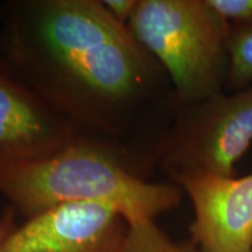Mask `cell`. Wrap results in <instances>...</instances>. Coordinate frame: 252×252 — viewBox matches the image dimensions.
Returning <instances> with one entry per match:
<instances>
[{"label":"cell","instance_id":"cell-1","mask_svg":"<svg viewBox=\"0 0 252 252\" xmlns=\"http://www.w3.org/2000/svg\"><path fill=\"white\" fill-rule=\"evenodd\" d=\"M0 56L70 125L147 180L174 112L159 62L99 0H13L0 6Z\"/></svg>","mask_w":252,"mask_h":252},{"label":"cell","instance_id":"cell-2","mask_svg":"<svg viewBox=\"0 0 252 252\" xmlns=\"http://www.w3.org/2000/svg\"><path fill=\"white\" fill-rule=\"evenodd\" d=\"M0 194L27 219L62 204L97 202L115 207L130 224L171 212L184 191L139 178L111 153L75 141L43 159L0 163Z\"/></svg>","mask_w":252,"mask_h":252},{"label":"cell","instance_id":"cell-3","mask_svg":"<svg viewBox=\"0 0 252 252\" xmlns=\"http://www.w3.org/2000/svg\"><path fill=\"white\" fill-rule=\"evenodd\" d=\"M127 27L165 70L176 103L226 91L230 24L207 0H139Z\"/></svg>","mask_w":252,"mask_h":252},{"label":"cell","instance_id":"cell-4","mask_svg":"<svg viewBox=\"0 0 252 252\" xmlns=\"http://www.w3.org/2000/svg\"><path fill=\"white\" fill-rule=\"evenodd\" d=\"M252 145V87L176 103L154 153V167L169 180L186 175L236 176Z\"/></svg>","mask_w":252,"mask_h":252},{"label":"cell","instance_id":"cell-5","mask_svg":"<svg viewBox=\"0 0 252 252\" xmlns=\"http://www.w3.org/2000/svg\"><path fill=\"white\" fill-rule=\"evenodd\" d=\"M127 223L115 207L75 202L28 217L0 252H122Z\"/></svg>","mask_w":252,"mask_h":252},{"label":"cell","instance_id":"cell-6","mask_svg":"<svg viewBox=\"0 0 252 252\" xmlns=\"http://www.w3.org/2000/svg\"><path fill=\"white\" fill-rule=\"evenodd\" d=\"M171 182L190 200V241L201 250L252 252V173L242 178L186 175Z\"/></svg>","mask_w":252,"mask_h":252},{"label":"cell","instance_id":"cell-7","mask_svg":"<svg viewBox=\"0 0 252 252\" xmlns=\"http://www.w3.org/2000/svg\"><path fill=\"white\" fill-rule=\"evenodd\" d=\"M75 141L70 125L0 56V163L43 159Z\"/></svg>","mask_w":252,"mask_h":252},{"label":"cell","instance_id":"cell-8","mask_svg":"<svg viewBox=\"0 0 252 252\" xmlns=\"http://www.w3.org/2000/svg\"><path fill=\"white\" fill-rule=\"evenodd\" d=\"M122 252H203L193 241L174 242L153 220L127 224Z\"/></svg>","mask_w":252,"mask_h":252},{"label":"cell","instance_id":"cell-9","mask_svg":"<svg viewBox=\"0 0 252 252\" xmlns=\"http://www.w3.org/2000/svg\"><path fill=\"white\" fill-rule=\"evenodd\" d=\"M230 64L226 91L252 87V20L230 24Z\"/></svg>","mask_w":252,"mask_h":252},{"label":"cell","instance_id":"cell-10","mask_svg":"<svg viewBox=\"0 0 252 252\" xmlns=\"http://www.w3.org/2000/svg\"><path fill=\"white\" fill-rule=\"evenodd\" d=\"M207 2L229 24L252 20V0H207Z\"/></svg>","mask_w":252,"mask_h":252},{"label":"cell","instance_id":"cell-11","mask_svg":"<svg viewBox=\"0 0 252 252\" xmlns=\"http://www.w3.org/2000/svg\"><path fill=\"white\" fill-rule=\"evenodd\" d=\"M139 0H104L103 4L116 20L127 26Z\"/></svg>","mask_w":252,"mask_h":252},{"label":"cell","instance_id":"cell-12","mask_svg":"<svg viewBox=\"0 0 252 252\" xmlns=\"http://www.w3.org/2000/svg\"><path fill=\"white\" fill-rule=\"evenodd\" d=\"M15 214H17V212L13 208L9 207L0 219V248L4 244L5 239L8 237V235L17 226V224H15Z\"/></svg>","mask_w":252,"mask_h":252}]
</instances>
